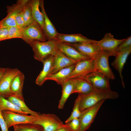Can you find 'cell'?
Masks as SVG:
<instances>
[{"label": "cell", "mask_w": 131, "mask_h": 131, "mask_svg": "<svg viewBox=\"0 0 131 131\" xmlns=\"http://www.w3.org/2000/svg\"><path fill=\"white\" fill-rule=\"evenodd\" d=\"M94 71L93 59L82 60L76 64L74 69L67 79L81 78Z\"/></svg>", "instance_id": "7c38bea8"}, {"label": "cell", "mask_w": 131, "mask_h": 131, "mask_svg": "<svg viewBox=\"0 0 131 131\" xmlns=\"http://www.w3.org/2000/svg\"><path fill=\"white\" fill-rule=\"evenodd\" d=\"M40 7L44 19V25L42 30L45 36L48 40L56 39L59 33L46 12L43 0H40Z\"/></svg>", "instance_id": "5bb4252c"}, {"label": "cell", "mask_w": 131, "mask_h": 131, "mask_svg": "<svg viewBox=\"0 0 131 131\" xmlns=\"http://www.w3.org/2000/svg\"></svg>", "instance_id": "ab89813d"}, {"label": "cell", "mask_w": 131, "mask_h": 131, "mask_svg": "<svg viewBox=\"0 0 131 131\" xmlns=\"http://www.w3.org/2000/svg\"><path fill=\"white\" fill-rule=\"evenodd\" d=\"M1 114L8 129L12 126L18 124L33 123L37 116L22 115L8 110L2 111Z\"/></svg>", "instance_id": "8992f818"}, {"label": "cell", "mask_w": 131, "mask_h": 131, "mask_svg": "<svg viewBox=\"0 0 131 131\" xmlns=\"http://www.w3.org/2000/svg\"><path fill=\"white\" fill-rule=\"evenodd\" d=\"M22 30L17 26L8 28L7 36L5 40L14 38H22Z\"/></svg>", "instance_id": "f546056e"}, {"label": "cell", "mask_w": 131, "mask_h": 131, "mask_svg": "<svg viewBox=\"0 0 131 131\" xmlns=\"http://www.w3.org/2000/svg\"><path fill=\"white\" fill-rule=\"evenodd\" d=\"M53 55V66L51 74L77 63L67 57L58 49Z\"/></svg>", "instance_id": "9a60e30c"}, {"label": "cell", "mask_w": 131, "mask_h": 131, "mask_svg": "<svg viewBox=\"0 0 131 131\" xmlns=\"http://www.w3.org/2000/svg\"><path fill=\"white\" fill-rule=\"evenodd\" d=\"M28 0H18L15 4L7 7V16L0 21L1 27L9 28L17 26L15 18L18 14L22 11Z\"/></svg>", "instance_id": "5b68a950"}, {"label": "cell", "mask_w": 131, "mask_h": 131, "mask_svg": "<svg viewBox=\"0 0 131 131\" xmlns=\"http://www.w3.org/2000/svg\"><path fill=\"white\" fill-rule=\"evenodd\" d=\"M53 55H49L42 62L43 64V69L35 81L36 83L38 85L42 86L51 74L53 66Z\"/></svg>", "instance_id": "e0dca14e"}, {"label": "cell", "mask_w": 131, "mask_h": 131, "mask_svg": "<svg viewBox=\"0 0 131 131\" xmlns=\"http://www.w3.org/2000/svg\"><path fill=\"white\" fill-rule=\"evenodd\" d=\"M126 39H116L111 33H107L100 40L97 41L96 44L100 47L101 50L108 52L110 56H115L117 47Z\"/></svg>", "instance_id": "30bf717a"}, {"label": "cell", "mask_w": 131, "mask_h": 131, "mask_svg": "<svg viewBox=\"0 0 131 131\" xmlns=\"http://www.w3.org/2000/svg\"><path fill=\"white\" fill-rule=\"evenodd\" d=\"M0 127L1 131H8L6 124L1 114V111L0 110Z\"/></svg>", "instance_id": "e575fe53"}, {"label": "cell", "mask_w": 131, "mask_h": 131, "mask_svg": "<svg viewBox=\"0 0 131 131\" xmlns=\"http://www.w3.org/2000/svg\"><path fill=\"white\" fill-rule=\"evenodd\" d=\"M80 96L78 94L75 101L73 111L71 114L65 121V123L69 122L74 119L78 118L80 116L81 113L80 107Z\"/></svg>", "instance_id": "83f0119b"}, {"label": "cell", "mask_w": 131, "mask_h": 131, "mask_svg": "<svg viewBox=\"0 0 131 131\" xmlns=\"http://www.w3.org/2000/svg\"><path fill=\"white\" fill-rule=\"evenodd\" d=\"M65 125L61 127L57 130L56 131H71L69 126L66 123H65Z\"/></svg>", "instance_id": "d590c367"}, {"label": "cell", "mask_w": 131, "mask_h": 131, "mask_svg": "<svg viewBox=\"0 0 131 131\" xmlns=\"http://www.w3.org/2000/svg\"><path fill=\"white\" fill-rule=\"evenodd\" d=\"M7 100L19 107L23 111L31 115L36 116L39 113L33 111L29 108L25 104L24 98H21L12 95L7 98Z\"/></svg>", "instance_id": "d4e9b609"}, {"label": "cell", "mask_w": 131, "mask_h": 131, "mask_svg": "<svg viewBox=\"0 0 131 131\" xmlns=\"http://www.w3.org/2000/svg\"><path fill=\"white\" fill-rule=\"evenodd\" d=\"M14 131H15V130H14Z\"/></svg>", "instance_id": "74e56055"}, {"label": "cell", "mask_w": 131, "mask_h": 131, "mask_svg": "<svg viewBox=\"0 0 131 131\" xmlns=\"http://www.w3.org/2000/svg\"><path fill=\"white\" fill-rule=\"evenodd\" d=\"M110 56L108 52L101 50L93 59L95 71L99 72L109 79H115V75L110 68L108 59Z\"/></svg>", "instance_id": "277c9868"}, {"label": "cell", "mask_w": 131, "mask_h": 131, "mask_svg": "<svg viewBox=\"0 0 131 131\" xmlns=\"http://www.w3.org/2000/svg\"><path fill=\"white\" fill-rule=\"evenodd\" d=\"M131 52V46L125 50L117 53L114 60L111 63V65L119 73L123 86L125 87L122 73L123 68L127 59Z\"/></svg>", "instance_id": "d6986e66"}, {"label": "cell", "mask_w": 131, "mask_h": 131, "mask_svg": "<svg viewBox=\"0 0 131 131\" xmlns=\"http://www.w3.org/2000/svg\"><path fill=\"white\" fill-rule=\"evenodd\" d=\"M80 109L82 112L92 107L102 100L108 99H115L119 96L118 93L111 90H104L94 89L86 94H80Z\"/></svg>", "instance_id": "6da1fadb"}, {"label": "cell", "mask_w": 131, "mask_h": 131, "mask_svg": "<svg viewBox=\"0 0 131 131\" xmlns=\"http://www.w3.org/2000/svg\"><path fill=\"white\" fill-rule=\"evenodd\" d=\"M130 46H131V36L126 38L125 40L118 46L116 50V54L125 50Z\"/></svg>", "instance_id": "4dcf8cb0"}, {"label": "cell", "mask_w": 131, "mask_h": 131, "mask_svg": "<svg viewBox=\"0 0 131 131\" xmlns=\"http://www.w3.org/2000/svg\"><path fill=\"white\" fill-rule=\"evenodd\" d=\"M66 43L74 47L81 53L91 59H94L101 50L100 47L96 43Z\"/></svg>", "instance_id": "4fadbf2b"}, {"label": "cell", "mask_w": 131, "mask_h": 131, "mask_svg": "<svg viewBox=\"0 0 131 131\" xmlns=\"http://www.w3.org/2000/svg\"><path fill=\"white\" fill-rule=\"evenodd\" d=\"M8 28L0 26V41L5 40L8 32Z\"/></svg>", "instance_id": "836d02e7"}, {"label": "cell", "mask_w": 131, "mask_h": 131, "mask_svg": "<svg viewBox=\"0 0 131 131\" xmlns=\"http://www.w3.org/2000/svg\"></svg>", "instance_id": "f35d334b"}, {"label": "cell", "mask_w": 131, "mask_h": 131, "mask_svg": "<svg viewBox=\"0 0 131 131\" xmlns=\"http://www.w3.org/2000/svg\"><path fill=\"white\" fill-rule=\"evenodd\" d=\"M59 42L68 43H96L97 41L88 38L80 34H64L58 33L56 39Z\"/></svg>", "instance_id": "ac0fdd59"}, {"label": "cell", "mask_w": 131, "mask_h": 131, "mask_svg": "<svg viewBox=\"0 0 131 131\" xmlns=\"http://www.w3.org/2000/svg\"><path fill=\"white\" fill-rule=\"evenodd\" d=\"M94 89L88 82L82 78H76L72 93L86 94L92 92Z\"/></svg>", "instance_id": "603a6c76"}, {"label": "cell", "mask_w": 131, "mask_h": 131, "mask_svg": "<svg viewBox=\"0 0 131 131\" xmlns=\"http://www.w3.org/2000/svg\"><path fill=\"white\" fill-rule=\"evenodd\" d=\"M22 11L23 18L26 27L34 22L32 15L31 8L29 0L24 7Z\"/></svg>", "instance_id": "f1b7e54d"}, {"label": "cell", "mask_w": 131, "mask_h": 131, "mask_svg": "<svg viewBox=\"0 0 131 131\" xmlns=\"http://www.w3.org/2000/svg\"><path fill=\"white\" fill-rule=\"evenodd\" d=\"M13 126L15 131H44L41 126L33 123H22Z\"/></svg>", "instance_id": "4316f807"}, {"label": "cell", "mask_w": 131, "mask_h": 131, "mask_svg": "<svg viewBox=\"0 0 131 131\" xmlns=\"http://www.w3.org/2000/svg\"><path fill=\"white\" fill-rule=\"evenodd\" d=\"M33 123L41 126L44 131H56L66 125L55 114L39 113Z\"/></svg>", "instance_id": "3957f363"}, {"label": "cell", "mask_w": 131, "mask_h": 131, "mask_svg": "<svg viewBox=\"0 0 131 131\" xmlns=\"http://www.w3.org/2000/svg\"><path fill=\"white\" fill-rule=\"evenodd\" d=\"M82 78L90 83L94 89L111 90L109 79L102 74L94 71Z\"/></svg>", "instance_id": "8fae6325"}, {"label": "cell", "mask_w": 131, "mask_h": 131, "mask_svg": "<svg viewBox=\"0 0 131 131\" xmlns=\"http://www.w3.org/2000/svg\"><path fill=\"white\" fill-rule=\"evenodd\" d=\"M25 78L24 74L20 71L13 78L10 85V91L13 95L24 98L22 91Z\"/></svg>", "instance_id": "7402d4cb"}, {"label": "cell", "mask_w": 131, "mask_h": 131, "mask_svg": "<svg viewBox=\"0 0 131 131\" xmlns=\"http://www.w3.org/2000/svg\"><path fill=\"white\" fill-rule=\"evenodd\" d=\"M105 101H102L95 105L81 112L79 118L80 124L79 131H85L89 128Z\"/></svg>", "instance_id": "52a82bcc"}, {"label": "cell", "mask_w": 131, "mask_h": 131, "mask_svg": "<svg viewBox=\"0 0 131 131\" xmlns=\"http://www.w3.org/2000/svg\"><path fill=\"white\" fill-rule=\"evenodd\" d=\"M22 39L26 42L30 41H47L42 29L39 24L34 21L22 30Z\"/></svg>", "instance_id": "ba28073f"}, {"label": "cell", "mask_w": 131, "mask_h": 131, "mask_svg": "<svg viewBox=\"0 0 131 131\" xmlns=\"http://www.w3.org/2000/svg\"><path fill=\"white\" fill-rule=\"evenodd\" d=\"M76 64L61 69L57 72L51 74L47 79L56 82L59 84L61 85L67 80L74 69Z\"/></svg>", "instance_id": "44dd1931"}, {"label": "cell", "mask_w": 131, "mask_h": 131, "mask_svg": "<svg viewBox=\"0 0 131 131\" xmlns=\"http://www.w3.org/2000/svg\"><path fill=\"white\" fill-rule=\"evenodd\" d=\"M15 22L17 26L22 30L25 27L23 18L22 10L19 12L16 17Z\"/></svg>", "instance_id": "1f68e13d"}, {"label": "cell", "mask_w": 131, "mask_h": 131, "mask_svg": "<svg viewBox=\"0 0 131 131\" xmlns=\"http://www.w3.org/2000/svg\"><path fill=\"white\" fill-rule=\"evenodd\" d=\"M0 110H10L21 114L28 115V114L21 110L4 97L0 96Z\"/></svg>", "instance_id": "484cf974"}, {"label": "cell", "mask_w": 131, "mask_h": 131, "mask_svg": "<svg viewBox=\"0 0 131 131\" xmlns=\"http://www.w3.org/2000/svg\"><path fill=\"white\" fill-rule=\"evenodd\" d=\"M20 71L17 68H6L0 79V96L6 98L13 95L10 90L11 82Z\"/></svg>", "instance_id": "9c48e42d"}, {"label": "cell", "mask_w": 131, "mask_h": 131, "mask_svg": "<svg viewBox=\"0 0 131 131\" xmlns=\"http://www.w3.org/2000/svg\"><path fill=\"white\" fill-rule=\"evenodd\" d=\"M6 68L0 67V79L5 71Z\"/></svg>", "instance_id": "8d00e7d4"}, {"label": "cell", "mask_w": 131, "mask_h": 131, "mask_svg": "<svg viewBox=\"0 0 131 131\" xmlns=\"http://www.w3.org/2000/svg\"><path fill=\"white\" fill-rule=\"evenodd\" d=\"M58 42L55 39L45 41L32 40L26 42L32 48L35 59L41 62L49 56L53 55L57 51Z\"/></svg>", "instance_id": "7a4b0ae2"}, {"label": "cell", "mask_w": 131, "mask_h": 131, "mask_svg": "<svg viewBox=\"0 0 131 131\" xmlns=\"http://www.w3.org/2000/svg\"><path fill=\"white\" fill-rule=\"evenodd\" d=\"M76 78L67 79L61 85L62 87V95L59 101L58 107L62 109L70 95L73 91Z\"/></svg>", "instance_id": "ffe728a7"}, {"label": "cell", "mask_w": 131, "mask_h": 131, "mask_svg": "<svg viewBox=\"0 0 131 131\" xmlns=\"http://www.w3.org/2000/svg\"><path fill=\"white\" fill-rule=\"evenodd\" d=\"M66 124L69 126L71 131H79L80 124L79 118L74 119Z\"/></svg>", "instance_id": "d6a6232c"}, {"label": "cell", "mask_w": 131, "mask_h": 131, "mask_svg": "<svg viewBox=\"0 0 131 131\" xmlns=\"http://www.w3.org/2000/svg\"><path fill=\"white\" fill-rule=\"evenodd\" d=\"M57 46L58 50L68 57L77 62L85 60L91 59L66 43L58 42Z\"/></svg>", "instance_id": "2e32d148"}, {"label": "cell", "mask_w": 131, "mask_h": 131, "mask_svg": "<svg viewBox=\"0 0 131 131\" xmlns=\"http://www.w3.org/2000/svg\"><path fill=\"white\" fill-rule=\"evenodd\" d=\"M40 1V0H29L33 20L38 23L42 29L44 25V19L42 13L39 10Z\"/></svg>", "instance_id": "cb8c5ba5"}]
</instances>
